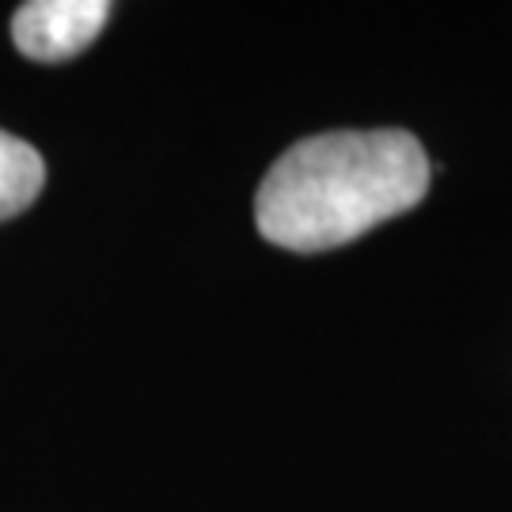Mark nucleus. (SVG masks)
I'll use <instances>...</instances> for the list:
<instances>
[{"label": "nucleus", "instance_id": "obj_1", "mask_svg": "<svg viewBox=\"0 0 512 512\" xmlns=\"http://www.w3.org/2000/svg\"><path fill=\"white\" fill-rule=\"evenodd\" d=\"M429 190V156L406 129H334L296 141L255 194L274 247L315 255L399 217Z\"/></svg>", "mask_w": 512, "mask_h": 512}, {"label": "nucleus", "instance_id": "obj_2", "mask_svg": "<svg viewBox=\"0 0 512 512\" xmlns=\"http://www.w3.org/2000/svg\"><path fill=\"white\" fill-rule=\"evenodd\" d=\"M107 0H27L12 16V42L31 61H69L107 27Z\"/></svg>", "mask_w": 512, "mask_h": 512}, {"label": "nucleus", "instance_id": "obj_3", "mask_svg": "<svg viewBox=\"0 0 512 512\" xmlns=\"http://www.w3.org/2000/svg\"><path fill=\"white\" fill-rule=\"evenodd\" d=\"M46 186V164L38 148L0 129V220L19 217Z\"/></svg>", "mask_w": 512, "mask_h": 512}]
</instances>
